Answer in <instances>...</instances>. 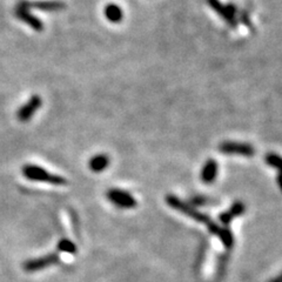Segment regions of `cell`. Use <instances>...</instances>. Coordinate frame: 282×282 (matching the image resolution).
Wrapping results in <instances>:
<instances>
[{
  "label": "cell",
  "mask_w": 282,
  "mask_h": 282,
  "mask_svg": "<svg viewBox=\"0 0 282 282\" xmlns=\"http://www.w3.org/2000/svg\"><path fill=\"white\" fill-rule=\"evenodd\" d=\"M23 174L26 179L32 181L45 182V184H51L55 186H62L67 184V180L65 178L47 172L45 168L37 165H25L23 167Z\"/></svg>",
  "instance_id": "1"
},
{
  "label": "cell",
  "mask_w": 282,
  "mask_h": 282,
  "mask_svg": "<svg viewBox=\"0 0 282 282\" xmlns=\"http://www.w3.org/2000/svg\"><path fill=\"white\" fill-rule=\"evenodd\" d=\"M166 202L170 206V207L179 210V212L186 214V215L192 218L198 222H202V224L205 225H210L212 224V220L209 219V216L206 215L204 213H200L197 208H194L193 206L187 205L186 202H184L180 199L174 197V196H167L166 197Z\"/></svg>",
  "instance_id": "2"
},
{
  "label": "cell",
  "mask_w": 282,
  "mask_h": 282,
  "mask_svg": "<svg viewBox=\"0 0 282 282\" xmlns=\"http://www.w3.org/2000/svg\"><path fill=\"white\" fill-rule=\"evenodd\" d=\"M206 2H207L208 5L212 7V9L215 11L230 27L235 29L237 26L236 6L232 5V4H229V5H224L220 0H206Z\"/></svg>",
  "instance_id": "3"
},
{
  "label": "cell",
  "mask_w": 282,
  "mask_h": 282,
  "mask_svg": "<svg viewBox=\"0 0 282 282\" xmlns=\"http://www.w3.org/2000/svg\"><path fill=\"white\" fill-rule=\"evenodd\" d=\"M59 259H60V256H59L58 253H50L41 257H35V259L25 261V264H24V269L29 273L41 271V269L51 267V266L57 264Z\"/></svg>",
  "instance_id": "4"
},
{
  "label": "cell",
  "mask_w": 282,
  "mask_h": 282,
  "mask_svg": "<svg viewBox=\"0 0 282 282\" xmlns=\"http://www.w3.org/2000/svg\"><path fill=\"white\" fill-rule=\"evenodd\" d=\"M107 199L119 208H133L137 206L136 199L121 189H110L107 192Z\"/></svg>",
  "instance_id": "5"
},
{
  "label": "cell",
  "mask_w": 282,
  "mask_h": 282,
  "mask_svg": "<svg viewBox=\"0 0 282 282\" xmlns=\"http://www.w3.org/2000/svg\"><path fill=\"white\" fill-rule=\"evenodd\" d=\"M19 5L25 7L27 10L35 9L40 11H47V12H54V11H61L66 7V5L58 0H34V2H27L24 0Z\"/></svg>",
  "instance_id": "6"
},
{
  "label": "cell",
  "mask_w": 282,
  "mask_h": 282,
  "mask_svg": "<svg viewBox=\"0 0 282 282\" xmlns=\"http://www.w3.org/2000/svg\"><path fill=\"white\" fill-rule=\"evenodd\" d=\"M219 149L224 154H236V156L253 157L255 154V149L252 145L242 144V142H222Z\"/></svg>",
  "instance_id": "7"
},
{
  "label": "cell",
  "mask_w": 282,
  "mask_h": 282,
  "mask_svg": "<svg viewBox=\"0 0 282 282\" xmlns=\"http://www.w3.org/2000/svg\"><path fill=\"white\" fill-rule=\"evenodd\" d=\"M41 98L39 95H33L25 105L20 107L17 113V118L19 120L25 122L33 117L35 111H38L41 107Z\"/></svg>",
  "instance_id": "8"
},
{
  "label": "cell",
  "mask_w": 282,
  "mask_h": 282,
  "mask_svg": "<svg viewBox=\"0 0 282 282\" xmlns=\"http://www.w3.org/2000/svg\"><path fill=\"white\" fill-rule=\"evenodd\" d=\"M15 15H17L21 21L27 24V25H30L34 31L41 32L44 30V24L39 20L35 15L31 14L30 10L25 9V7L18 5L17 9H15Z\"/></svg>",
  "instance_id": "9"
},
{
  "label": "cell",
  "mask_w": 282,
  "mask_h": 282,
  "mask_svg": "<svg viewBox=\"0 0 282 282\" xmlns=\"http://www.w3.org/2000/svg\"><path fill=\"white\" fill-rule=\"evenodd\" d=\"M218 168H219V166H218V162L214 159H209V160L206 161L201 172V180L205 184H212L218 177Z\"/></svg>",
  "instance_id": "10"
},
{
  "label": "cell",
  "mask_w": 282,
  "mask_h": 282,
  "mask_svg": "<svg viewBox=\"0 0 282 282\" xmlns=\"http://www.w3.org/2000/svg\"><path fill=\"white\" fill-rule=\"evenodd\" d=\"M245 209H246L245 205L242 204V202L237 201V202H235V204L232 205V207H230L227 212L220 214V221L225 226H227L230 224V221H232L234 218L241 215V214L245 212Z\"/></svg>",
  "instance_id": "11"
},
{
  "label": "cell",
  "mask_w": 282,
  "mask_h": 282,
  "mask_svg": "<svg viewBox=\"0 0 282 282\" xmlns=\"http://www.w3.org/2000/svg\"><path fill=\"white\" fill-rule=\"evenodd\" d=\"M110 165V158L106 154H98L90 160V169L94 173H100L109 167Z\"/></svg>",
  "instance_id": "12"
},
{
  "label": "cell",
  "mask_w": 282,
  "mask_h": 282,
  "mask_svg": "<svg viewBox=\"0 0 282 282\" xmlns=\"http://www.w3.org/2000/svg\"><path fill=\"white\" fill-rule=\"evenodd\" d=\"M105 15L111 23H120L124 17V12L115 4H110L105 7Z\"/></svg>",
  "instance_id": "13"
},
{
  "label": "cell",
  "mask_w": 282,
  "mask_h": 282,
  "mask_svg": "<svg viewBox=\"0 0 282 282\" xmlns=\"http://www.w3.org/2000/svg\"><path fill=\"white\" fill-rule=\"evenodd\" d=\"M58 251L62 253L75 254L78 251V248L77 246L74 245V242H72L69 239H62L58 242Z\"/></svg>",
  "instance_id": "14"
},
{
  "label": "cell",
  "mask_w": 282,
  "mask_h": 282,
  "mask_svg": "<svg viewBox=\"0 0 282 282\" xmlns=\"http://www.w3.org/2000/svg\"><path fill=\"white\" fill-rule=\"evenodd\" d=\"M266 161H267V164L269 166H272V167H275L282 172V158L276 156V154H268L267 157H266Z\"/></svg>",
  "instance_id": "15"
},
{
  "label": "cell",
  "mask_w": 282,
  "mask_h": 282,
  "mask_svg": "<svg viewBox=\"0 0 282 282\" xmlns=\"http://www.w3.org/2000/svg\"><path fill=\"white\" fill-rule=\"evenodd\" d=\"M240 20L244 23L246 26L249 27V29H252V23H251V20H249L247 12H241V13H240Z\"/></svg>",
  "instance_id": "16"
},
{
  "label": "cell",
  "mask_w": 282,
  "mask_h": 282,
  "mask_svg": "<svg viewBox=\"0 0 282 282\" xmlns=\"http://www.w3.org/2000/svg\"><path fill=\"white\" fill-rule=\"evenodd\" d=\"M190 201H192L193 207H197V206H201L206 204V199L204 197H194L192 198V200Z\"/></svg>",
  "instance_id": "17"
},
{
  "label": "cell",
  "mask_w": 282,
  "mask_h": 282,
  "mask_svg": "<svg viewBox=\"0 0 282 282\" xmlns=\"http://www.w3.org/2000/svg\"><path fill=\"white\" fill-rule=\"evenodd\" d=\"M269 282H282V273H280L279 275H277L276 277H274V279L269 280Z\"/></svg>",
  "instance_id": "18"
},
{
  "label": "cell",
  "mask_w": 282,
  "mask_h": 282,
  "mask_svg": "<svg viewBox=\"0 0 282 282\" xmlns=\"http://www.w3.org/2000/svg\"><path fill=\"white\" fill-rule=\"evenodd\" d=\"M277 184H279L280 188H281V190H282V172H280L279 176H277Z\"/></svg>",
  "instance_id": "19"
}]
</instances>
